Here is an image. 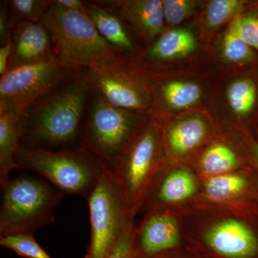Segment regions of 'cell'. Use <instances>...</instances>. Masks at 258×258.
Listing matches in <instances>:
<instances>
[{
  "label": "cell",
  "instance_id": "1",
  "mask_svg": "<svg viewBox=\"0 0 258 258\" xmlns=\"http://www.w3.org/2000/svg\"><path fill=\"white\" fill-rule=\"evenodd\" d=\"M185 248L203 258H258V206L198 203L181 213Z\"/></svg>",
  "mask_w": 258,
  "mask_h": 258
},
{
  "label": "cell",
  "instance_id": "2",
  "mask_svg": "<svg viewBox=\"0 0 258 258\" xmlns=\"http://www.w3.org/2000/svg\"><path fill=\"white\" fill-rule=\"evenodd\" d=\"M91 88L86 73L61 83L37 101L27 114L22 148L77 149L88 96Z\"/></svg>",
  "mask_w": 258,
  "mask_h": 258
},
{
  "label": "cell",
  "instance_id": "3",
  "mask_svg": "<svg viewBox=\"0 0 258 258\" xmlns=\"http://www.w3.org/2000/svg\"><path fill=\"white\" fill-rule=\"evenodd\" d=\"M0 237L32 234L55 221L66 194L42 176L22 171L2 188Z\"/></svg>",
  "mask_w": 258,
  "mask_h": 258
},
{
  "label": "cell",
  "instance_id": "4",
  "mask_svg": "<svg viewBox=\"0 0 258 258\" xmlns=\"http://www.w3.org/2000/svg\"><path fill=\"white\" fill-rule=\"evenodd\" d=\"M17 164L22 170L42 176L66 195L89 200L107 169L98 158L81 149L49 150L20 148Z\"/></svg>",
  "mask_w": 258,
  "mask_h": 258
},
{
  "label": "cell",
  "instance_id": "5",
  "mask_svg": "<svg viewBox=\"0 0 258 258\" xmlns=\"http://www.w3.org/2000/svg\"><path fill=\"white\" fill-rule=\"evenodd\" d=\"M42 23L50 32L56 55L76 69H92L120 56L101 37L86 13L69 11L51 1Z\"/></svg>",
  "mask_w": 258,
  "mask_h": 258
},
{
  "label": "cell",
  "instance_id": "6",
  "mask_svg": "<svg viewBox=\"0 0 258 258\" xmlns=\"http://www.w3.org/2000/svg\"><path fill=\"white\" fill-rule=\"evenodd\" d=\"M132 112L112 106L96 93L80 130V148L114 171L146 126Z\"/></svg>",
  "mask_w": 258,
  "mask_h": 258
},
{
  "label": "cell",
  "instance_id": "7",
  "mask_svg": "<svg viewBox=\"0 0 258 258\" xmlns=\"http://www.w3.org/2000/svg\"><path fill=\"white\" fill-rule=\"evenodd\" d=\"M166 161L162 132L154 123L146 125L113 171L132 218L140 213L149 186Z\"/></svg>",
  "mask_w": 258,
  "mask_h": 258
},
{
  "label": "cell",
  "instance_id": "8",
  "mask_svg": "<svg viewBox=\"0 0 258 258\" xmlns=\"http://www.w3.org/2000/svg\"><path fill=\"white\" fill-rule=\"evenodd\" d=\"M82 74L57 56L10 70L0 79V115H27L37 101L61 83Z\"/></svg>",
  "mask_w": 258,
  "mask_h": 258
},
{
  "label": "cell",
  "instance_id": "9",
  "mask_svg": "<svg viewBox=\"0 0 258 258\" xmlns=\"http://www.w3.org/2000/svg\"><path fill=\"white\" fill-rule=\"evenodd\" d=\"M87 202L91 240L85 258H108L125 227L134 220L113 171L107 170Z\"/></svg>",
  "mask_w": 258,
  "mask_h": 258
},
{
  "label": "cell",
  "instance_id": "10",
  "mask_svg": "<svg viewBox=\"0 0 258 258\" xmlns=\"http://www.w3.org/2000/svg\"><path fill=\"white\" fill-rule=\"evenodd\" d=\"M202 179L188 164L166 161L149 186L140 212H181L200 202Z\"/></svg>",
  "mask_w": 258,
  "mask_h": 258
},
{
  "label": "cell",
  "instance_id": "11",
  "mask_svg": "<svg viewBox=\"0 0 258 258\" xmlns=\"http://www.w3.org/2000/svg\"><path fill=\"white\" fill-rule=\"evenodd\" d=\"M90 87L107 103L121 109L136 111L148 107L143 83L123 64L121 57L86 70Z\"/></svg>",
  "mask_w": 258,
  "mask_h": 258
},
{
  "label": "cell",
  "instance_id": "12",
  "mask_svg": "<svg viewBox=\"0 0 258 258\" xmlns=\"http://www.w3.org/2000/svg\"><path fill=\"white\" fill-rule=\"evenodd\" d=\"M132 247L134 258H157L185 248L181 213L152 211L134 226Z\"/></svg>",
  "mask_w": 258,
  "mask_h": 258
},
{
  "label": "cell",
  "instance_id": "13",
  "mask_svg": "<svg viewBox=\"0 0 258 258\" xmlns=\"http://www.w3.org/2000/svg\"><path fill=\"white\" fill-rule=\"evenodd\" d=\"M200 202L232 208L258 206L257 176L251 169L202 179Z\"/></svg>",
  "mask_w": 258,
  "mask_h": 258
},
{
  "label": "cell",
  "instance_id": "14",
  "mask_svg": "<svg viewBox=\"0 0 258 258\" xmlns=\"http://www.w3.org/2000/svg\"><path fill=\"white\" fill-rule=\"evenodd\" d=\"M161 132L167 161L190 166L210 137L208 123L199 117L178 120Z\"/></svg>",
  "mask_w": 258,
  "mask_h": 258
},
{
  "label": "cell",
  "instance_id": "15",
  "mask_svg": "<svg viewBox=\"0 0 258 258\" xmlns=\"http://www.w3.org/2000/svg\"><path fill=\"white\" fill-rule=\"evenodd\" d=\"M11 40L13 51L8 71L20 66L45 62L57 56L50 32L42 23H17Z\"/></svg>",
  "mask_w": 258,
  "mask_h": 258
},
{
  "label": "cell",
  "instance_id": "16",
  "mask_svg": "<svg viewBox=\"0 0 258 258\" xmlns=\"http://www.w3.org/2000/svg\"><path fill=\"white\" fill-rule=\"evenodd\" d=\"M191 166L201 179L252 169L247 154L243 155L224 141L207 144Z\"/></svg>",
  "mask_w": 258,
  "mask_h": 258
},
{
  "label": "cell",
  "instance_id": "17",
  "mask_svg": "<svg viewBox=\"0 0 258 258\" xmlns=\"http://www.w3.org/2000/svg\"><path fill=\"white\" fill-rule=\"evenodd\" d=\"M101 2L128 20L147 40L157 36L162 31L165 20L161 0Z\"/></svg>",
  "mask_w": 258,
  "mask_h": 258
},
{
  "label": "cell",
  "instance_id": "18",
  "mask_svg": "<svg viewBox=\"0 0 258 258\" xmlns=\"http://www.w3.org/2000/svg\"><path fill=\"white\" fill-rule=\"evenodd\" d=\"M27 115L6 113L0 115V186L10 182V174L20 170L17 164V154L21 148L26 127Z\"/></svg>",
  "mask_w": 258,
  "mask_h": 258
},
{
  "label": "cell",
  "instance_id": "19",
  "mask_svg": "<svg viewBox=\"0 0 258 258\" xmlns=\"http://www.w3.org/2000/svg\"><path fill=\"white\" fill-rule=\"evenodd\" d=\"M85 5L100 35L118 53L134 50L132 37L118 13L101 1L85 2Z\"/></svg>",
  "mask_w": 258,
  "mask_h": 258
},
{
  "label": "cell",
  "instance_id": "20",
  "mask_svg": "<svg viewBox=\"0 0 258 258\" xmlns=\"http://www.w3.org/2000/svg\"><path fill=\"white\" fill-rule=\"evenodd\" d=\"M196 46L195 37L184 29L164 32L146 52V58L152 62L172 60L189 54Z\"/></svg>",
  "mask_w": 258,
  "mask_h": 258
},
{
  "label": "cell",
  "instance_id": "21",
  "mask_svg": "<svg viewBox=\"0 0 258 258\" xmlns=\"http://www.w3.org/2000/svg\"><path fill=\"white\" fill-rule=\"evenodd\" d=\"M160 96L163 102L176 109L189 108L200 101L201 88L198 84L184 81H171L162 84Z\"/></svg>",
  "mask_w": 258,
  "mask_h": 258
},
{
  "label": "cell",
  "instance_id": "22",
  "mask_svg": "<svg viewBox=\"0 0 258 258\" xmlns=\"http://www.w3.org/2000/svg\"><path fill=\"white\" fill-rule=\"evenodd\" d=\"M229 104L234 113L245 116L252 111L257 99V89L251 80L241 79L232 83L227 92Z\"/></svg>",
  "mask_w": 258,
  "mask_h": 258
},
{
  "label": "cell",
  "instance_id": "23",
  "mask_svg": "<svg viewBox=\"0 0 258 258\" xmlns=\"http://www.w3.org/2000/svg\"><path fill=\"white\" fill-rule=\"evenodd\" d=\"M15 23L20 22L42 23L50 9L51 1L47 0H12L8 2Z\"/></svg>",
  "mask_w": 258,
  "mask_h": 258
},
{
  "label": "cell",
  "instance_id": "24",
  "mask_svg": "<svg viewBox=\"0 0 258 258\" xmlns=\"http://www.w3.org/2000/svg\"><path fill=\"white\" fill-rule=\"evenodd\" d=\"M0 245L27 258H52L40 245L32 234L0 237Z\"/></svg>",
  "mask_w": 258,
  "mask_h": 258
},
{
  "label": "cell",
  "instance_id": "25",
  "mask_svg": "<svg viewBox=\"0 0 258 258\" xmlns=\"http://www.w3.org/2000/svg\"><path fill=\"white\" fill-rule=\"evenodd\" d=\"M242 2L238 0H213L209 3L207 22L209 26L216 28L242 9Z\"/></svg>",
  "mask_w": 258,
  "mask_h": 258
},
{
  "label": "cell",
  "instance_id": "26",
  "mask_svg": "<svg viewBox=\"0 0 258 258\" xmlns=\"http://www.w3.org/2000/svg\"><path fill=\"white\" fill-rule=\"evenodd\" d=\"M222 50L225 58L236 63L249 62L254 57L251 47L230 31H227L224 37Z\"/></svg>",
  "mask_w": 258,
  "mask_h": 258
},
{
  "label": "cell",
  "instance_id": "27",
  "mask_svg": "<svg viewBox=\"0 0 258 258\" xmlns=\"http://www.w3.org/2000/svg\"><path fill=\"white\" fill-rule=\"evenodd\" d=\"M228 31L235 34L249 46L258 50V18L237 17L231 23Z\"/></svg>",
  "mask_w": 258,
  "mask_h": 258
},
{
  "label": "cell",
  "instance_id": "28",
  "mask_svg": "<svg viewBox=\"0 0 258 258\" xmlns=\"http://www.w3.org/2000/svg\"><path fill=\"white\" fill-rule=\"evenodd\" d=\"M164 20L170 25L184 21L191 15L193 4L187 0H164Z\"/></svg>",
  "mask_w": 258,
  "mask_h": 258
},
{
  "label": "cell",
  "instance_id": "29",
  "mask_svg": "<svg viewBox=\"0 0 258 258\" xmlns=\"http://www.w3.org/2000/svg\"><path fill=\"white\" fill-rule=\"evenodd\" d=\"M134 226V220L126 225L108 258H134L132 247Z\"/></svg>",
  "mask_w": 258,
  "mask_h": 258
},
{
  "label": "cell",
  "instance_id": "30",
  "mask_svg": "<svg viewBox=\"0 0 258 258\" xmlns=\"http://www.w3.org/2000/svg\"><path fill=\"white\" fill-rule=\"evenodd\" d=\"M1 5L0 9V42L1 45L11 39L16 23L12 16L8 3Z\"/></svg>",
  "mask_w": 258,
  "mask_h": 258
},
{
  "label": "cell",
  "instance_id": "31",
  "mask_svg": "<svg viewBox=\"0 0 258 258\" xmlns=\"http://www.w3.org/2000/svg\"><path fill=\"white\" fill-rule=\"evenodd\" d=\"M244 149L248 156L251 168L258 179V142L249 137L244 140Z\"/></svg>",
  "mask_w": 258,
  "mask_h": 258
},
{
  "label": "cell",
  "instance_id": "32",
  "mask_svg": "<svg viewBox=\"0 0 258 258\" xmlns=\"http://www.w3.org/2000/svg\"><path fill=\"white\" fill-rule=\"evenodd\" d=\"M13 46L10 39L0 47V75L3 76L8 71L10 60L13 55Z\"/></svg>",
  "mask_w": 258,
  "mask_h": 258
},
{
  "label": "cell",
  "instance_id": "33",
  "mask_svg": "<svg viewBox=\"0 0 258 258\" xmlns=\"http://www.w3.org/2000/svg\"><path fill=\"white\" fill-rule=\"evenodd\" d=\"M55 2L56 4L64 10L86 13L85 2L81 0H55Z\"/></svg>",
  "mask_w": 258,
  "mask_h": 258
},
{
  "label": "cell",
  "instance_id": "34",
  "mask_svg": "<svg viewBox=\"0 0 258 258\" xmlns=\"http://www.w3.org/2000/svg\"><path fill=\"white\" fill-rule=\"evenodd\" d=\"M157 258H192V256L190 254L189 251L186 249H182L179 252H174L166 255L161 256Z\"/></svg>",
  "mask_w": 258,
  "mask_h": 258
},
{
  "label": "cell",
  "instance_id": "35",
  "mask_svg": "<svg viewBox=\"0 0 258 258\" xmlns=\"http://www.w3.org/2000/svg\"><path fill=\"white\" fill-rule=\"evenodd\" d=\"M190 254H191V253H190ZM191 256H192V258H203V257H198V256L192 255V254H191Z\"/></svg>",
  "mask_w": 258,
  "mask_h": 258
}]
</instances>
